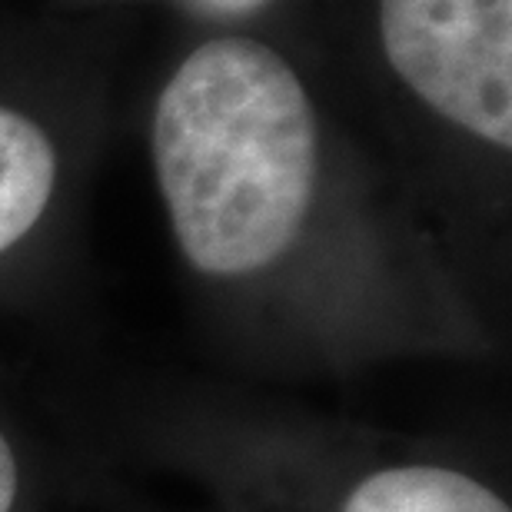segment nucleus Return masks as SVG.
Masks as SVG:
<instances>
[{
  "instance_id": "obj_1",
  "label": "nucleus",
  "mask_w": 512,
  "mask_h": 512,
  "mask_svg": "<svg viewBox=\"0 0 512 512\" xmlns=\"http://www.w3.org/2000/svg\"><path fill=\"white\" fill-rule=\"evenodd\" d=\"M153 167L183 256L247 276L293 247L316 190V114L273 47L217 37L167 80L153 110Z\"/></svg>"
},
{
  "instance_id": "obj_2",
  "label": "nucleus",
  "mask_w": 512,
  "mask_h": 512,
  "mask_svg": "<svg viewBox=\"0 0 512 512\" xmlns=\"http://www.w3.org/2000/svg\"><path fill=\"white\" fill-rule=\"evenodd\" d=\"M380 37L436 114L512 147V0H380Z\"/></svg>"
},
{
  "instance_id": "obj_3",
  "label": "nucleus",
  "mask_w": 512,
  "mask_h": 512,
  "mask_svg": "<svg viewBox=\"0 0 512 512\" xmlns=\"http://www.w3.org/2000/svg\"><path fill=\"white\" fill-rule=\"evenodd\" d=\"M57 180L54 143L34 120L0 107V253L44 217Z\"/></svg>"
},
{
  "instance_id": "obj_4",
  "label": "nucleus",
  "mask_w": 512,
  "mask_h": 512,
  "mask_svg": "<svg viewBox=\"0 0 512 512\" xmlns=\"http://www.w3.org/2000/svg\"><path fill=\"white\" fill-rule=\"evenodd\" d=\"M343 512H509L493 489L443 466H393L366 476Z\"/></svg>"
},
{
  "instance_id": "obj_5",
  "label": "nucleus",
  "mask_w": 512,
  "mask_h": 512,
  "mask_svg": "<svg viewBox=\"0 0 512 512\" xmlns=\"http://www.w3.org/2000/svg\"><path fill=\"white\" fill-rule=\"evenodd\" d=\"M17 499V459L10 453L7 439L0 436V512H10Z\"/></svg>"
},
{
  "instance_id": "obj_6",
  "label": "nucleus",
  "mask_w": 512,
  "mask_h": 512,
  "mask_svg": "<svg viewBox=\"0 0 512 512\" xmlns=\"http://www.w3.org/2000/svg\"><path fill=\"white\" fill-rule=\"evenodd\" d=\"M200 10L207 14H220V17H237V14H250V10L263 7L266 0H193Z\"/></svg>"
}]
</instances>
